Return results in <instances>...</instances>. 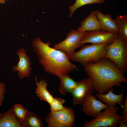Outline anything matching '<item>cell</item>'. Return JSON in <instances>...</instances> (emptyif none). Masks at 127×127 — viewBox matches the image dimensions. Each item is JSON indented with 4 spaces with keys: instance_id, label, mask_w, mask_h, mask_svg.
I'll return each mask as SVG.
<instances>
[{
    "instance_id": "22",
    "label": "cell",
    "mask_w": 127,
    "mask_h": 127,
    "mask_svg": "<svg viewBox=\"0 0 127 127\" xmlns=\"http://www.w3.org/2000/svg\"><path fill=\"white\" fill-rule=\"evenodd\" d=\"M65 102V100L62 98L54 97L53 101L50 105V111H57L63 110L65 107L63 105Z\"/></svg>"
},
{
    "instance_id": "13",
    "label": "cell",
    "mask_w": 127,
    "mask_h": 127,
    "mask_svg": "<svg viewBox=\"0 0 127 127\" xmlns=\"http://www.w3.org/2000/svg\"><path fill=\"white\" fill-rule=\"evenodd\" d=\"M124 89L123 87L121 93L117 95L113 93L114 89L113 87L108 91L107 94L98 93L96 96L100 101L108 106L115 107L116 104L122 106V102L124 101L123 96Z\"/></svg>"
},
{
    "instance_id": "25",
    "label": "cell",
    "mask_w": 127,
    "mask_h": 127,
    "mask_svg": "<svg viewBox=\"0 0 127 127\" xmlns=\"http://www.w3.org/2000/svg\"><path fill=\"white\" fill-rule=\"evenodd\" d=\"M122 119L118 123V124L119 125V127H127V124L123 122Z\"/></svg>"
},
{
    "instance_id": "11",
    "label": "cell",
    "mask_w": 127,
    "mask_h": 127,
    "mask_svg": "<svg viewBox=\"0 0 127 127\" xmlns=\"http://www.w3.org/2000/svg\"><path fill=\"white\" fill-rule=\"evenodd\" d=\"M16 54L18 55L19 60L17 65L13 66V70L18 72L17 75L20 79L24 77H29L32 68L30 67L31 60L27 56L26 50L23 48H20Z\"/></svg>"
},
{
    "instance_id": "8",
    "label": "cell",
    "mask_w": 127,
    "mask_h": 127,
    "mask_svg": "<svg viewBox=\"0 0 127 127\" xmlns=\"http://www.w3.org/2000/svg\"><path fill=\"white\" fill-rule=\"evenodd\" d=\"M84 32L72 29L67 33L65 39L55 44L53 48L64 52L69 57L77 48L81 46L80 41Z\"/></svg>"
},
{
    "instance_id": "6",
    "label": "cell",
    "mask_w": 127,
    "mask_h": 127,
    "mask_svg": "<svg viewBox=\"0 0 127 127\" xmlns=\"http://www.w3.org/2000/svg\"><path fill=\"white\" fill-rule=\"evenodd\" d=\"M75 119L73 110L65 107L59 111H50L45 120L48 127H71L74 124Z\"/></svg>"
},
{
    "instance_id": "17",
    "label": "cell",
    "mask_w": 127,
    "mask_h": 127,
    "mask_svg": "<svg viewBox=\"0 0 127 127\" xmlns=\"http://www.w3.org/2000/svg\"><path fill=\"white\" fill-rule=\"evenodd\" d=\"M0 127H24L22 123L14 115L12 108L3 113L0 118Z\"/></svg>"
},
{
    "instance_id": "27",
    "label": "cell",
    "mask_w": 127,
    "mask_h": 127,
    "mask_svg": "<svg viewBox=\"0 0 127 127\" xmlns=\"http://www.w3.org/2000/svg\"><path fill=\"white\" fill-rule=\"evenodd\" d=\"M8 0H0V3L1 4H4L7 1H8Z\"/></svg>"
},
{
    "instance_id": "21",
    "label": "cell",
    "mask_w": 127,
    "mask_h": 127,
    "mask_svg": "<svg viewBox=\"0 0 127 127\" xmlns=\"http://www.w3.org/2000/svg\"><path fill=\"white\" fill-rule=\"evenodd\" d=\"M12 110L16 119L22 123L30 112L24 108L22 105L18 104H15L13 107L12 108Z\"/></svg>"
},
{
    "instance_id": "10",
    "label": "cell",
    "mask_w": 127,
    "mask_h": 127,
    "mask_svg": "<svg viewBox=\"0 0 127 127\" xmlns=\"http://www.w3.org/2000/svg\"><path fill=\"white\" fill-rule=\"evenodd\" d=\"M82 110L86 115L96 117L108 106L97 99L92 94L87 95L82 104Z\"/></svg>"
},
{
    "instance_id": "23",
    "label": "cell",
    "mask_w": 127,
    "mask_h": 127,
    "mask_svg": "<svg viewBox=\"0 0 127 127\" xmlns=\"http://www.w3.org/2000/svg\"><path fill=\"white\" fill-rule=\"evenodd\" d=\"M6 91L5 84L0 82V107L3 103L4 99V94Z\"/></svg>"
},
{
    "instance_id": "28",
    "label": "cell",
    "mask_w": 127,
    "mask_h": 127,
    "mask_svg": "<svg viewBox=\"0 0 127 127\" xmlns=\"http://www.w3.org/2000/svg\"><path fill=\"white\" fill-rule=\"evenodd\" d=\"M3 113H1L0 112V118L2 115Z\"/></svg>"
},
{
    "instance_id": "19",
    "label": "cell",
    "mask_w": 127,
    "mask_h": 127,
    "mask_svg": "<svg viewBox=\"0 0 127 127\" xmlns=\"http://www.w3.org/2000/svg\"><path fill=\"white\" fill-rule=\"evenodd\" d=\"M119 29V36L127 40V15H119L116 17Z\"/></svg>"
},
{
    "instance_id": "26",
    "label": "cell",
    "mask_w": 127,
    "mask_h": 127,
    "mask_svg": "<svg viewBox=\"0 0 127 127\" xmlns=\"http://www.w3.org/2000/svg\"><path fill=\"white\" fill-rule=\"evenodd\" d=\"M122 120L123 122L127 124V115L123 116Z\"/></svg>"
},
{
    "instance_id": "20",
    "label": "cell",
    "mask_w": 127,
    "mask_h": 127,
    "mask_svg": "<svg viewBox=\"0 0 127 127\" xmlns=\"http://www.w3.org/2000/svg\"><path fill=\"white\" fill-rule=\"evenodd\" d=\"M104 2V0H76L75 2L69 8L70 13L69 16L71 17L77 9L84 5L88 4H101Z\"/></svg>"
},
{
    "instance_id": "5",
    "label": "cell",
    "mask_w": 127,
    "mask_h": 127,
    "mask_svg": "<svg viewBox=\"0 0 127 127\" xmlns=\"http://www.w3.org/2000/svg\"><path fill=\"white\" fill-rule=\"evenodd\" d=\"M119 106H108L94 119L84 123L83 127H116L123 116L118 114Z\"/></svg>"
},
{
    "instance_id": "14",
    "label": "cell",
    "mask_w": 127,
    "mask_h": 127,
    "mask_svg": "<svg viewBox=\"0 0 127 127\" xmlns=\"http://www.w3.org/2000/svg\"><path fill=\"white\" fill-rule=\"evenodd\" d=\"M101 29L95 11L92 10L89 15L80 22V26L77 30L81 32Z\"/></svg>"
},
{
    "instance_id": "18",
    "label": "cell",
    "mask_w": 127,
    "mask_h": 127,
    "mask_svg": "<svg viewBox=\"0 0 127 127\" xmlns=\"http://www.w3.org/2000/svg\"><path fill=\"white\" fill-rule=\"evenodd\" d=\"M22 123L24 127H43L44 126L41 117L32 112H30Z\"/></svg>"
},
{
    "instance_id": "9",
    "label": "cell",
    "mask_w": 127,
    "mask_h": 127,
    "mask_svg": "<svg viewBox=\"0 0 127 127\" xmlns=\"http://www.w3.org/2000/svg\"><path fill=\"white\" fill-rule=\"evenodd\" d=\"M94 91L93 83L89 77L77 81L76 85L70 93L72 97V105H82L87 95L92 94Z\"/></svg>"
},
{
    "instance_id": "7",
    "label": "cell",
    "mask_w": 127,
    "mask_h": 127,
    "mask_svg": "<svg viewBox=\"0 0 127 127\" xmlns=\"http://www.w3.org/2000/svg\"><path fill=\"white\" fill-rule=\"evenodd\" d=\"M118 34L107 32L102 29L85 32L81 41V46L86 43L99 44L111 43Z\"/></svg>"
},
{
    "instance_id": "4",
    "label": "cell",
    "mask_w": 127,
    "mask_h": 127,
    "mask_svg": "<svg viewBox=\"0 0 127 127\" xmlns=\"http://www.w3.org/2000/svg\"><path fill=\"white\" fill-rule=\"evenodd\" d=\"M105 58L110 60L124 74L127 70V40L118 36L106 46Z\"/></svg>"
},
{
    "instance_id": "15",
    "label": "cell",
    "mask_w": 127,
    "mask_h": 127,
    "mask_svg": "<svg viewBox=\"0 0 127 127\" xmlns=\"http://www.w3.org/2000/svg\"><path fill=\"white\" fill-rule=\"evenodd\" d=\"M56 76L60 80L59 91L61 94L65 95L71 93L76 85L77 81L72 78L69 74H61Z\"/></svg>"
},
{
    "instance_id": "16",
    "label": "cell",
    "mask_w": 127,
    "mask_h": 127,
    "mask_svg": "<svg viewBox=\"0 0 127 127\" xmlns=\"http://www.w3.org/2000/svg\"><path fill=\"white\" fill-rule=\"evenodd\" d=\"M36 85V93L40 100L47 103L50 105L53 101L54 97L47 89V83L44 79L38 82L37 77H35Z\"/></svg>"
},
{
    "instance_id": "12",
    "label": "cell",
    "mask_w": 127,
    "mask_h": 127,
    "mask_svg": "<svg viewBox=\"0 0 127 127\" xmlns=\"http://www.w3.org/2000/svg\"><path fill=\"white\" fill-rule=\"evenodd\" d=\"M101 29L105 31L119 34V29L116 20L112 18L110 14H103L99 10L95 11Z\"/></svg>"
},
{
    "instance_id": "24",
    "label": "cell",
    "mask_w": 127,
    "mask_h": 127,
    "mask_svg": "<svg viewBox=\"0 0 127 127\" xmlns=\"http://www.w3.org/2000/svg\"><path fill=\"white\" fill-rule=\"evenodd\" d=\"M127 115V97L126 96L124 102L122 112V115Z\"/></svg>"
},
{
    "instance_id": "1",
    "label": "cell",
    "mask_w": 127,
    "mask_h": 127,
    "mask_svg": "<svg viewBox=\"0 0 127 127\" xmlns=\"http://www.w3.org/2000/svg\"><path fill=\"white\" fill-rule=\"evenodd\" d=\"M84 67V71L91 80L94 90L98 93H105L114 86L121 87L122 83L127 82L124 74L105 58Z\"/></svg>"
},
{
    "instance_id": "2",
    "label": "cell",
    "mask_w": 127,
    "mask_h": 127,
    "mask_svg": "<svg viewBox=\"0 0 127 127\" xmlns=\"http://www.w3.org/2000/svg\"><path fill=\"white\" fill-rule=\"evenodd\" d=\"M32 44L39 62L47 73L57 75L78 70L79 67L70 62L65 53L51 47L50 42L44 43L36 37Z\"/></svg>"
},
{
    "instance_id": "3",
    "label": "cell",
    "mask_w": 127,
    "mask_h": 127,
    "mask_svg": "<svg viewBox=\"0 0 127 127\" xmlns=\"http://www.w3.org/2000/svg\"><path fill=\"white\" fill-rule=\"evenodd\" d=\"M107 44H91L82 46L78 51L74 52L68 57L70 60L84 66L97 62L105 58Z\"/></svg>"
}]
</instances>
